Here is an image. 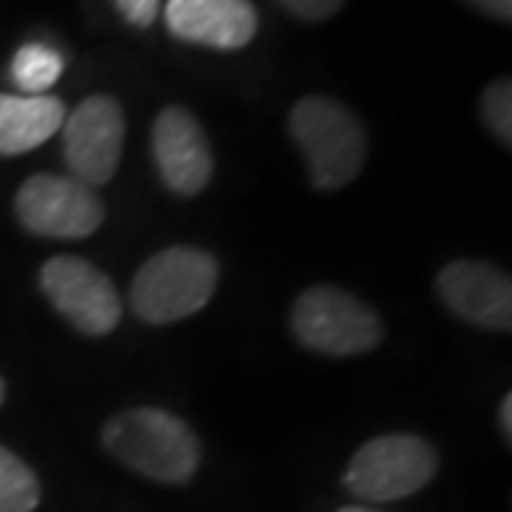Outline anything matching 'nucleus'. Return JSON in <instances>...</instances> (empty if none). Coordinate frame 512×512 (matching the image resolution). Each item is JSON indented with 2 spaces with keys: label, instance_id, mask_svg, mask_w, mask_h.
Returning <instances> with one entry per match:
<instances>
[{
  "label": "nucleus",
  "instance_id": "4468645a",
  "mask_svg": "<svg viewBox=\"0 0 512 512\" xmlns=\"http://www.w3.org/2000/svg\"><path fill=\"white\" fill-rule=\"evenodd\" d=\"M40 481L32 467L12 450L0 447V512H35Z\"/></svg>",
  "mask_w": 512,
  "mask_h": 512
},
{
  "label": "nucleus",
  "instance_id": "6ab92c4d",
  "mask_svg": "<svg viewBox=\"0 0 512 512\" xmlns=\"http://www.w3.org/2000/svg\"><path fill=\"white\" fill-rule=\"evenodd\" d=\"M498 424H501V430H504V439L510 444L512 439V396L507 393L504 396V402H501V410H498Z\"/></svg>",
  "mask_w": 512,
  "mask_h": 512
},
{
  "label": "nucleus",
  "instance_id": "ddd939ff",
  "mask_svg": "<svg viewBox=\"0 0 512 512\" xmlns=\"http://www.w3.org/2000/svg\"><path fill=\"white\" fill-rule=\"evenodd\" d=\"M63 74V57L52 46L26 43L12 57V80L20 92L46 94Z\"/></svg>",
  "mask_w": 512,
  "mask_h": 512
},
{
  "label": "nucleus",
  "instance_id": "a211bd4d",
  "mask_svg": "<svg viewBox=\"0 0 512 512\" xmlns=\"http://www.w3.org/2000/svg\"><path fill=\"white\" fill-rule=\"evenodd\" d=\"M464 3H470L478 12L495 20H504V23H510L512 18V0H464Z\"/></svg>",
  "mask_w": 512,
  "mask_h": 512
},
{
  "label": "nucleus",
  "instance_id": "1a4fd4ad",
  "mask_svg": "<svg viewBox=\"0 0 512 512\" xmlns=\"http://www.w3.org/2000/svg\"><path fill=\"white\" fill-rule=\"evenodd\" d=\"M151 154L163 183L174 194H200L211 183L214 157L200 120L183 106H168L151 126Z\"/></svg>",
  "mask_w": 512,
  "mask_h": 512
},
{
  "label": "nucleus",
  "instance_id": "f3484780",
  "mask_svg": "<svg viewBox=\"0 0 512 512\" xmlns=\"http://www.w3.org/2000/svg\"><path fill=\"white\" fill-rule=\"evenodd\" d=\"M111 3L128 26H137V29H148L160 15V0H111Z\"/></svg>",
  "mask_w": 512,
  "mask_h": 512
},
{
  "label": "nucleus",
  "instance_id": "dca6fc26",
  "mask_svg": "<svg viewBox=\"0 0 512 512\" xmlns=\"http://www.w3.org/2000/svg\"><path fill=\"white\" fill-rule=\"evenodd\" d=\"M288 15L299 20H308V23H319V20L333 18L345 0H276Z\"/></svg>",
  "mask_w": 512,
  "mask_h": 512
},
{
  "label": "nucleus",
  "instance_id": "f257e3e1",
  "mask_svg": "<svg viewBox=\"0 0 512 512\" xmlns=\"http://www.w3.org/2000/svg\"><path fill=\"white\" fill-rule=\"evenodd\" d=\"M103 444L128 470L160 481L185 484L200 467V439L194 430L160 407H134L103 427Z\"/></svg>",
  "mask_w": 512,
  "mask_h": 512
},
{
  "label": "nucleus",
  "instance_id": "412c9836",
  "mask_svg": "<svg viewBox=\"0 0 512 512\" xmlns=\"http://www.w3.org/2000/svg\"><path fill=\"white\" fill-rule=\"evenodd\" d=\"M3 399H6V384L0 379V404H3Z\"/></svg>",
  "mask_w": 512,
  "mask_h": 512
},
{
  "label": "nucleus",
  "instance_id": "f8f14e48",
  "mask_svg": "<svg viewBox=\"0 0 512 512\" xmlns=\"http://www.w3.org/2000/svg\"><path fill=\"white\" fill-rule=\"evenodd\" d=\"M66 106L52 94H0V157L26 154L63 128Z\"/></svg>",
  "mask_w": 512,
  "mask_h": 512
},
{
  "label": "nucleus",
  "instance_id": "39448f33",
  "mask_svg": "<svg viewBox=\"0 0 512 512\" xmlns=\"http://www.w3.org/2000/svg\"><path fill=\"white\" fill-rule=\"evenodd\" d=\"M296 339L328 356H356L379 348L382 319L353 293L319 285L305 291L291 313Z\"/></svg>",
  "mask_w": 512,
  "mask_h": 512
},
{
  "label": "nucleus",
  "instance_id": "423d86ee",
  "mask_svg": "<svg viewBox=\"0 0 512 512\" xmlns=\"http://www.w3.org/2000/svg\"><path fill=\"white\" fill-rule=\"evenodd\" d=\"M15 214L26 231L52 239L92 237L106 220L94 188L57 174H35L20 185Z\"/></svg>",
  "mask_w": 512,
  "mask_h": 512
},
{
  "label": "nucleus",
  "instance_id": "9b49d317",
  "mask_svg": "<svg viewBox=\"0 0 512 512\" xmlns=\"http://www.w3.org/2000/svg\"><path fill=\"white\" fill-rule=\"evenodd\" d=\"M165 26L185 43L237 52L256 37L259 18L251 0H168Z\"/></svg>",
  "mask_w": 512,
  "mask_h": 512
},
{
  "label": "nucleus",
  "instance_id": "aec40b11",
  "mask_svg": "<svg viewBox=\"0 0 512 512\" xmlns=\"http://www.w3.org/2000/svg\"><path fill=\"white\" fill-rule=\"evenodd\" d=\"M339 512H379V510H367V507H342Z\"/></svg>",
  "mask_w": 512,
  "mask_h": 512
},
{
  "label": "nucleus",
  "instance_id": "2eb2a0df",
  "mask_svg": "<svg viewBox=\"0 0 512 512\" xmlns=\"http://www.w3.org/2000/svg\"><path fill=\"white\" fill-rule=\"evenodd\" d=\"M481 117L484 126L495 134V140L504 148L512 146V86L510 77L493 80L481 92Z\"/></svg>",
  "mask_w": 512,
  "mask_h": 512
},
{
  "label": "nucleus",
  "instance_id": "0eeeda50",
  "mask_svg": "<svg viewBox=\"0 0 512 512\" xmlns=\"http://www.w3.org/2000/svg\"><path fill=\"white\" fill-rule=\"evenodd\" d=\"M126 117L109 94H92L63 120V157L77 183L106 185L117 174Z\"/></svg>",
  "mask_w": 512,
  "mask_h": 512
},
{
  "label": "nucleus",
  "instance_id": "f03ea898",
  "mask_svg": "<svg viewBox=\"0 0 512 512\" xmlns=\"http://www.w3.org/2000/svg\"><path fill=\"white\" fill-rule=\"evenodd\" d=\"M288 131L299 146L311 183L319 191H336L353 183L367 160V131L362 120L325 94L296 100L288 114Z\"/></svg>",
  "mask_w": 512,
  "mask_h": 512
},
{
  "label": "nucleus",
  "instance_id": "20e7f679",
  "mask_svg": "<svg viewBox=\"0 0 512 512\" xmlns=\"http://www.w3.org/2000/svg\"><path fill=\"white\" fill-rule=\"evenodd\" d=\"M439 473V456L430 441L410 433H387L356 450L345 470L350 495L367 504H390L424 490Z\"/></svg>",
  "mask_w": 512,
  "mask_h": 512
},
{
  "label": "nucleus",
  "instance_id": "9d476101",
  "mask_svg": "<svg viewBox=\"0 0 512 512\" xmlns=\"http://www.w3.org/2000/svg\"><path fill=\"white\" fill-rule=\"evenodd\" d=\"M439 296L450 311L478 328H512V282L487 262L458 259L436 279Z\"/></svg>",
  "mask_w": 512,
  "mask_h": 512
},
{
  "label": "nucleus",
  "instance_id": "6e6552de",
  "mask_svg": "<svg viewBox=\"0 0 512 512\" xmlns=\"http://www.w3.org/2000/svg\"><path fill=\"white\" fill-rule=\"evenodd\" d=\"M46 299L74 328L89 336H106L120 325L123 302L109 276L80 256H55L40 268Z\"/></svg>",
  "mask_w": 512,
  "mask_h": 512
},
{
  "label": "nucleus",
  "instance_id": "7ed1b4c3",
  "mask_svg": "<svg viewBox=\"0 0 512 512\" xmlns=\"http://www.w3.org/2000/svg\"><path fill=\"white\" fill-rule=\"evenodd\" d=\"M220 282V262L202 248H165L131 279V311L148 325H171L202 311Z\"/></svg>",
  "mask_w": 512,
  "mask_h": 512
}]
</instances>
